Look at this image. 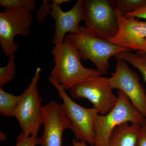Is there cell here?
Returning a JSON list of instances; mask_svg holds the SVG:
<instances>
[{
	"label": "cell",
	"mask_w": 146,
	"mask_h": 146,
	"mask_svg": "<svg viewBox=\"0 0 146 146\" xmlns=\"http://www.w3.org/2000/svg\"><path fill=\"white\" fill-rule=\"evenodd\" d=\"M51 54L55 65L50 76L66 91L89 78L102 75L96 69L86 68L82 65L78 50L66 37L62 43L55 45Z\"/></svg>",
	"instance_id": "6da1fadb"
},
{
	"label": "cell",
	"mask_w": 146,
	"mask_h": 146,
	"mask_svg": "<svg viewBox=\"0 0 146 146\" xmlns=\"http://www.w3.org/2000/svg\"><path fill=\"white\" fill-rule=\"evenodd\" d=\"M114 108L105 115L98 114L94 123V146H107L114 129L120 125L131 123L142 125L146 119L133 106L128 98L120 90Z\"/></svg>",
	"instance_id": "7a4b0ae2"
},
{
	"label": "cell",
	"mask_w": 146,
	"mask_h": 146,
	"mask_svg": "<svg viewBox=\"0 0 146 146\" xmlns=\"http://www.w3.org/2000/svg\"><path fill=\"white\" fill-rule=\"evenodd\" d=\"M66 37L76 47L81 59L91 60L102 75L108 73L110 58L121 52L130 51L94 36L83 27L80 26L76 33L67 34Z\"/></svg>",
	"instance_id": "3957f363"
},
{
	"label": "cell",
	"mask_w": 146,
	"mask_h": 146,
	"mask_svg": "<svg viewBox=\"0 0 146 146\" xmlns=\"http://www.w3.org/2000/svg\"><path fill=\"white\" fill-rule=\"evenodd\" d=\"M41 71V68H36L29 85L21 95L14 114L22 133L27 137L37 136L40 128L43 125L44 106L38 90Z\"/></svg>",
	"instance_id": "277c9868"
},
{
	"label": "cell",
	"mask_w": 146,
	"mask_h": 146,
	"mask_svg": "<svg viewBox=\"0 0 146 146\" xmlns=\"http://www.w3.org/2000/svg\"><path fill=\"white\" fill-rule=\"evenodd\" d=\"M86 28L94 36L110 40L116 36L119 25L117 7L112 0H83Z\"/></svg>",
	"instance_id": "5b68a950"
},
{
	"label": "cell",
	"mask_w": 146,
	"mask_h": 146,
	"mask_svg": "<svg viewBox=\"0 0 146 146\" xmlns=\"http://www.w3.org/2000/svg\"><path fill=\"white\" fill-rule=\"evenodd\" d=\"M48 80L58 92L63 103L61 105L64 113L70 121L71 130L78 141H84L94 146L95 134L94 125L98 114L94 108H86L77 104L66 93L65 88L54 79L48 76Z\"/></svg>",
	"instance_id": "8992f818"
},
{
	"label": "cell",
	"mask_w": 146,
	"mask_h": 146,
	"mask_svg": "<svg viewBox=\"0 0 146 146\" xmlns=\"http://www.w3.org/2000/svg\"><path fill=\"white\" fill-rule=\"evenodd\" d=\"M108 78L95 76L76 84L70 90L74 99L89 100L99 114L105 115L115 106L118 101L108 82Z\"/></svg>",
	"instance_id": "52a82bcc"
},
{
	"label": "cell",
	"mask_w": 146,
	"mask_h": 146,
	"mask_svg": "<svg viewBox=\"0 0 146 146\" xmlns=\"http://www.w3.org/2000/svg\"><path fill=\"white\" fill-rule=\"evenodd\" d=\"M33 21L32 12L5 8L0 12V43L4 55L10 57L18 51L14 38L17 35L28 36Z\"/></svg>",
	"instance_id": "ba28073f"
},
{
	"label": "cell",
	"mask_w": 146,
	"mask_h": 146,
	"mask_svg": "<svg viewBox=\"0 0 146 146\" xmlns=\"http://www.w3.org/2000/svg\"><path fill=\"white\" fill-rule=\"evenodd\" d=\"M117 59L115 72L108 78L110 86L112 89L122 91L146 119V92L139 76L131 69L127 62L120 58Z\"/></svg>",
	"instance_id": "9c48e42d"
},
{
	"label": "cell",
	"mask_w": 146,
	"mask_h": 146,
	"mask_svg": "<svg viewBox=\"0 0 146 146\" xmlns=\"http://www.w3.org/2000/svg\"><path fill=\"white\" fill-rule=\"evenodd\" d=\"M44 130L41 138V146H62L65 129L72 124L63 112L61 105L54 100L44 106Z\"/></svg>",
	"instance_id": "30bf717a"
},
{
	"label": "cell",
	"mask_w": 146,
	"mask_h": 146,
	"mask_svg": "<svg viewBox=\"0 0 146 146\" xmlns=\"http://www.w3.org/2000/svg\"><path fill=\"white\" fill-rule=\"evenodd\" d=\"M117 13L119 31L110 41L130 51H144L146 49V22L127 17L117 9Z\"/></svg>",
	"instance_id": "8fae6325"
},
{
	"label": "cell",
	"mask_w": 146,
	"mask_h": 146,
	"mask_svg": "<svg viewBox=\"0 0 146 146\" xmlns=\"http://www.w3.org/2000/svg\"><path fill=\"white\" fill-rule=\"evenodd\" d=\"M50 15L55 21L52 42L54 45L59 44L64 41L65 35L79 30L80 23L84 20L83 0H78L66 11L62 10L61 6L52 3Z\"/></svg>",
	"instance_id": "7c38bea8"
},
{
	"label": "cell",
	"mask_w": 146,
	"mask_h": 146,
	"mask_svg": "<svg viewBox=\"0 0 146 146\" xmlns=\"http://www.w3.org/2000/svg\"><path fill=\"white\" fill-rule=\"evenodd\" d=\"M140 125L125 123L115 128L107 146H135L141 127Z\"/></svg>",
	"instance_id": "4fadbf2b"
},
{
	"label": "cell",
	"mask_w": 146,
	"mask_h": 146,
	"mask_svg": "<svg viewBox=\"0 0 146 146\" xmlns=\"http://www.w3.org/2000/svg\"><path fill=\"white\" fill-rule=\"evenodd\" d=\"M114 57L125 60L138 69L146 84V53L139 52L134 53L131 51H125L117 54Z\"/></svg>",
	"instance_id": "5bb4252c"
},
{
	"label": "cell",
	"mask_w": 146,
	"mask_h": 146,
	"mask_svg": "<svg viewBox=\"0 0 146 146\" xmlns=\"http://www.w3.org/2000/svg\"><path fill=\"white\" fill-rule=\"evenodd\" d=\"M21 98L0 88V114L4 117H14L15 110Z\"/></svg>",
	"instance_id": "9a60e30c"
},
{
	"label": "cell",
	"mask_w": 146,
	"mask_h": 146,
	"mask_svg": "<svg viewBox=\"0 0 146 146\" xmlns=\"http://www.w3.org/2000/svg\"><path fill=\"white\" fill-rule=\"evenodd\" d=\"M0 5L5 8L32 12L37 8V4L35 0H1Z\"/></svg>",
	"instance_id": "2e32d148"
},
{
	"label": "cell",
	"mask_w": 146,
	"mask_h": 146,
	"mask_svg": "<svg viewBox=\"0 0 146 146\" xmlns=\"http://www.w3.org/2000/svg\"><path fill=\"white\" fill-rule=\"evenodd\" d=\"M113 2L117 8L125 15L146 6V0H114Z\"/></svg>",
	"instance_id": "e0dca14e"
},
{
	"label": "cell",
	"mask_w": 146,
	"mask_h": 146,
	"mask_svg": "<svg viewBox=\"0 0 146 146\" xmlns=\"http://www.w3.org/2000/svg\"><path fill=\"white\" fill-rule=\"evenodd\" d=\"M15 59V55L11 56L7 65L0 68V88H3L15 77L16 70Z\"/></svg>",
	"instance_id": "ac0fdd59"
},
{
	"label": "cell",
	"mask_w": 146,
	"mask_h": 146,
	"mask_svg": "<svg viewBox=\"0 0 146 146\" xmlns=\"http://www.w3.org/2000/svg\"><path fill=\"white\" fill-rule=\"evenodd\" d=\"M40 143L41 138L33 136L27 137L21 133L17 137L16 146H36Z\"/></svg>",
	"instance_id": "d6986e66"
},
{
	"label": "cell",
	"mask_w": 146,
	"mask_h": 146,
	"mask_svg": "<svg viewBox=\"0 0 146 146\" xmlns=\"http://www.w3.org/2000/svg\"><path fill=\"white\" fill-rule=\"evenodd\" d=\"M49 1L47 0L43 1V3L40 5L37 9L36 16L39 23H43L48 14L50 13L51 4H50Z\"/></svg>",
	"instance_id": "ffe728a7"
},
{
	"label": "cell",
	"mask_w": 146,
	"mask_h": 146,
	"mask_svg": "<svg viewBox=\"0 0 146 146\" xmlns=\"http://www.w3.org/2000/svg\"><path fill=\"white\" fill-rule=\"evenodd\" d=\"M135 146H146V123L141 126Z\"/></svg>",
	"instance_id": "44dd1931"
},
{
	"label": "cell",
	"mask_w": 146,
	"mask_h": 146,
	"mask_svg": "<svg viewBox=\"0 0 146 146\" xmlns=\"http://www.w3.org/2000/svg\"><path fill=\"white\" fill-rule=\"evenodd\" d=\"M125 16L129 18H139L146 19V6L136 11L126 14Z\"/></svg>",
	"instance_id": "7402d4cb"
},
{
	"label": "cell",
	"mask_w": 146,
	"mask_h": 146,
	"mask_svg": "<svg viewBox=\"0 0 146 146\" xmlns=\"http://www.w3.org/2000/svg\"><path fill=\"white\" fill-rule=\"evenodd\" d=\"M72 146H88V145L86 142L78 141L75 138L73 140L72 145Z\"/></svg>",
	"instance_id": "603a6c76"
},
{
	"label": "cell",
	"mask_w": 146,
	"mask_h": 146,
	"mask_svg": "<svg viewBox=\"0 0 146 146\" xmlns=\"http://www.w3.org/2000/svg\"><path fill=\"white\" fill-rule=\"evenodd\" d=\"M52 3L57 5L61 6V4L63 3L70 2V0H54L52 1Z\"/></svg>",
	"instance_id": "cb8c5ba5"
},
{
	"label": "cell",
	"mask_w": 146,
	"mask_h": 146,
	"mask_svg": "<svg viewBox=\"0 0 146 146\" xmlns=\"http://www.w3.org/2000/svg\"><path fill=\"white\" fill-rule=\"evenodd\" d=\"M7 136L1 130L0 131V140L1 141H5L7 139Z\"/></svg>",
	"instance_id": "d4e9b609"
},
{
	"label": "cell",
	"mask_w": 146,
	"mask_h": 146,
	"mask_svg": "<svg viewBox=\"0 0 146 146\" xmlns=\"http://www.w3.org/2000/svg\"><path fill=\"white\" fill-rule=\"evenodd\" d=\"M141 52L145 53H146V49L143 52Z\"/></svg>",
	"instance_id": "484cf974"
}]
</instances>
